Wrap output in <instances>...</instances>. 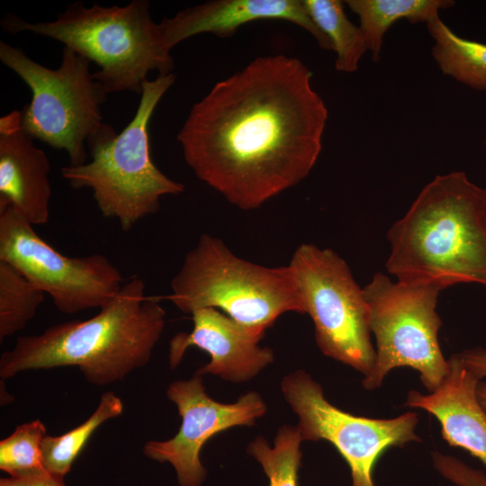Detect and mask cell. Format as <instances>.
I'll return each mask as SVG.
<instances>
[{
    "label": "cell",
    "mask_w": 486,
    "mask_h": 486,
    "mask_svg": "<svg viewBox=\"0 0 486 486\" xmlns=\"http://www.w3.org/2000/svg\"><path fill=\"white\" fill-rule=\"evenodd\" d=\"M166 395L177 407L180 428L168 440L147 442L143 453L154 461L171 464L180 486H201L204 482L207 471L200 453L211 437L232 427L251 426L266 411V403L255 392L230 404L212 400L197 374L173 382Z\"/></svg>",
    "instance_id": "obj_12"
},
{
    "label": "cell",
    "mask_w": 486,
    "mask_h": 486,
    "mask_svg": "<svg viewBox=\"0 0 486 486\" xmlns=\"http://www.w3.org/2000/svg\"><path fill=\"white\" fill-rule=\"evenodd\" d=\"M160 297L147 296L138 275L127 279L99 312L86 320L55 324L39 335L17 338L0 356V376L76 366L86 380L104 386L145 366L166 324Z\"/></svg>",
    "instance_id": "obj_2"
},
{
    "label": "cell",
    "mask_w": 486,
    "mask_h": 486,
    "mask_svg": "<svg viewBox=\"0 0 486 486\" xmlns=\"http://www.w3.org/2000/svg\"><path fill=\"white\" fill-rule=\"evenodd\" d=\"M450 370L439 387L428 394L411 390L404 406L426 410L439 422L443 439L467 451L486 468V412L477 395L481 382L456 354L448 359Z\"/></svg>",
    "instance_id": "obj_16"
},
{
    "label": "cell",
    "mask_w": 486,
    "mask_h": 486,
    "mask_svg": "<svg viewBox=\"0 0 486 486\" xmlns=\"http://www.w3.org/2000/svg\"><path fill=\"white\" fill-rule=\"evenodd\" d=\"M302 441L297 427L285 425L279 429L273 447L258 436L248 445V453L261 464L269 486H298Z\"/></svg>",
    "instance_id": "obj_22"
},
{
    "label": "cell",
    "mask_w": 486,
    "mask_h": 486,
    "mask_svg": "<svg viewBox=\"0 0 486 486\" xmlns=\"http://www.w3.org/2000/svg\"><path fill=\"white\" fill-rule=\"evenodd\" d=\"M122 411L121 398L113 392H107L102 394L92 415L79 426L60 436L46 435L40 446L46 471L64 479L94 432L108 419L119 417Z\"/></svg>",
    "instance_id": "obj_20"
},
{
    "label": "cell",
    "mask_w": 486,
    "mask_h": 486,
    "mask_svg": "<svg viewBox=\"0 0 486 486\" xmlns=\"http://www.w3.org/2000/svg\"><path fill=\"white\" fill-rule=\"evenodd\" d=\"M165 298L184 313L221 310L260 333L288 311L304 313L300 288L288 266L266 267L234 255L218 238L202 234L170 282Z\"/></svg>",
    "instance_id": "obj_6"
},
{
    "label": "cell",
    "mask_w": 486,
    "mask_h": 486,
    "mask_svg": "<svg viewBox=\"0 0 486 486\" xmlns=\"http://www.w3.org/2000/svg\"><path fill=\"white\" fill-rule=\"evenodd\" d=\"M387 237L386 268L397 281L486 286V189L464 172L436 176Z\"/></svg>",
    "instance_id": "obj_3"
},
{
    "label": "cell",
    "mask_w": 486,
    "mask_h": 486,
    "mask_svg": "<svg viewBox=\"0 0 486 486\" xmlns=\"http://www.w3.org/2000/svg\"><path fill=\"white\" fill-rule=\"evenodd\" d=\"M45 425L35 419L16 427L0 441V469L13 478H30L49 473L42 461L41 442Z\"/></svg>",
    "instance_id": "obj_23"
},
{
    "label": "cell",
    "mask_w": 486,
    "mask_h": 486,
    "mask_svg": "<svg viewBox=\"0 0 486 486\" xmlns=\"http://www.w3.org/2000/svg\"><path fill=\"white\" fill-rule=\"evenodd\" d=\"M175 79L171 73L147 80L136 112L125 128L116 133L104 123L87 140L91 160L60 169L71 187L90 188L102 214L117 220L125 231L156 213L163 196L184 190L183 184L156 166L149 144L151 116Z\"/></svg>",
    "instance_id": "obj_5"
},
{
    "label": "cell",
    "mask_w": 486,
    "mask_h": 486,
    "mask_svg": "<svg viewBox=\"0 0 486 486\" xmlns=\"http://www.w3.org/2000/svg\"><path fill=\"white\" fill-rule=\"evenodd\" d=\"M431 461L437 473L454 486H486L484 472L455 456L432 452Z\"/></svg>",
    "instance_id": "obj_24"
},
{
    "label": "cell",
    "mask_w": 486,
    "mask_h": 486,
    "mask_svg": "<svg viewBox=\"0 0 486 486\" xmlns=\"http://www.w3.org/2000/svg\"><path fill=\"white\" fill-rule=\"evenodd\" d=\"M442 290L433 284L393 282L382 273L363 288L376 341L374 367L362 381L365 390L379 388L400 367L417 371L428 392L443 382L450 365L438 342L442 320L436 307Z\"/></svg>",
    "instance_id": "obj_8"
},
{
    "label": "cell",
    "mask_w": 486,
    "mask_h": 486,
    "mask_svg": "<svg viewBox=\"0 0 486 486\" xmlns=\"http://www.w3.org/2000/svg\"><path fill=\"white\" fill-rule=\"evenodd\" d=\"M259 20L293 22L310 33L323 50H333L329 40L312 22L303 0H212L164 18L159 29L165 48L201 33L219 37L233 34L240 26Z\"/></svg>",
    "instance_id": "obj_14"
},
{
    "label": "cell",
    "mask_w": 486,
    "mask_h": 486,
    "mask_svg": "<svg viewBox=\"0 0 486 486\" xmlns=\"http://www.w3.org/2000/svg\"><path fill=\"white\" fill-rule=\"evenodd\" d=\"M289 266L300 288L304 313L313 321L320 351L366 376L375 362L369 309L363 288L346 261L332 249L303 243Z\"/></svg>",
    "instance_id": "obj_9"
},
{
    "label": "cell",
    "mask_w": 486,
    "mask_h": 486,
    "mask_svg": "<svg viewBox=\"0 0 486 486\" xmlns=\"http://www.w3.org/2000/svg\"><path fill=\"white\" fill-rule=\"evenodd\" d=\"M477 395L479 401L486 412V382L481 381L477 387Z\"/></svg>",
    "instance_id": "obj_27"
},
{
    "label": "cell",
    "mask_w": 486,
    "mask_h": 486,
    "mask_svg": "<svg viewBox=\"0 0 486 486\" xmlns=\"http://www.w3.org/2000/svg\"><path fill=\"white\" fill-rule=\"evenodd\" d=\"M312 22L329 40L337 58L338 71L353 73L368 50V44L360 26L352 23L339 0H303Z\"/></svg>",
    "instance_id": "obj_19"
},
{
    "label": "cell",
    "mask_w": 486,
    "mask_h": 486,
    "mask_svg": "<svg viewBox=\"0 0 486 486\" xmlns=\"http://www.w3.org/2000/svg\"><path fill=\"white\" fill-rule=\"evenodd\" d=\"M464 365L480 381L486 377V348L476 346L456 353Z\"/></svg>",
    "instance_id": "obj_25"
},
{
    "label": "cell",
    "mask_w": 486,
    "mask_h": 486,
    "mask_svg": "<svg viewBox=\"0 0 486 486\" xmlns=\"http://www.w3.org/2000/svg\"><path fill=\"white\" fill-rule=\"evenodd\" d=\"M193 330L174 336L169 343L168 361L176 368L190 346L207 352L211 361L195 374L219 375L234 382H246L256 376L274 360L268 347H260L265 334L250 329L219 310L202 308L193 311Z\"/></svg>",
    "instance_id": "obj_13"
},
{
    "label": "cell",
    "mask_w": 486,
    "mask_h": 486,
    "mask_svg": "<svg viewBox=\"0 0 486 486\" xmlns=\"http://www.w3.org/2000/svg\"><path fill=\"white\" fill-rule=\"evenodd\" d=\"M0 59L32 92L31 102L21 111L23 130L33 140L65 150L69 166L86 163L87 140L104 124L101 106L108 95L90 73V61L64 47L59 67L52 69L3 40Z\"/></svg>",
    "instance_id": "obj_7"
},
{
    "label": "cell",
    "mask_w": 486,
    "mask_h": 486,
    "mask_svg": "<svg viewBox=\"0 0 486 486\" xmlns=\"http://www.w3.org/2000/svg\"><path fill=\"white\" fill-rule=\"evenodd\" d=\"M427 28L434 40L432 57L442 73L472 89L486 91V44L458 36L439 14Z\"/></svg>",
    "instance_id": "obj_18"
},
{
    "label": "cell",
    "mask_w": 486,
    "mask_h": 486,
    "mask_svg": "<svg viewBox=\"0 0 486 486\" xmlns=\"http://www.w3.org/2000/svg\"><path fill=\"white\" fill-rule=\"evenodd\" d=\"M484 144H485V147H486V139L484 140ZM486 189V188H485Z\"/></svg>",
    "instance_id": "obj_28"
},
{
    "label": "cell",
    "mask_w": 486,
    "mask_h": 486,
    "mask_svg": "<svg viewBox=\"0 0 486 486\" xmlns=\"http://www.w3.org/2000/svg\"><path fill=\"white\" fill-rule=\"evenodd\" d=\"M345 3L358 16L374 62L380 61L383 37L395 22L406 19L411 23H428L440 10L454 4L452 0H347Z\"/></svg>",
    "instance_id": "obj_17"
},
{
    "label": "cell",
    "mask_w": 486,
    "mask_h": 486,
    "mask_svg": "<svg viewBox=\"0 0 486 486\" xmlns=\"http://www.w3.org/2000/svg\"><path fill=\"white\" fill-rule=\"evenodd\" d=\"M311 77L302 61L277 54L216 83L178 131L186 164L247 211L298 184L320 157L328 114Z\"/></svg>",
    "instance_id": "obj_1"
},
{
    "label": "cell",
    "mask_w": 486,
    "mask_h": 486,
    "mask_svg": "<svg viewBox=\"0 0 486 486\" xmlns=\"http://www.w3.org/2000/svg\"><path fill=\"white\" fill-rule=\"evenodd\" d=\"M45 292L13 265L0 260V341L21 331L34 317Z\"/></svg>",
    "instance_id": "obj_21"
},
{
    "label": "cell",
    "mask_w": 486,
    "mask_h": 486,
    "mask_svg": "<svg viewBox=\"0 0 486 486\" xmlns=\"http://www.w3.org/2000/svg\"><path fill=\"white\" fill-rule=\"evenodd\" d=\"M50 160L22 126L21 111L0 118V206L9 205L33 226L50 219Z\"/></svg>",
    "instance_id": "obj_15"
},
{
    "label": "cell",
    "mask_w": 486,
    "mask_h": 486,
    "mask_svg": "<svg viewBox=\"0 0 486 486\" xmlns=\"http://www.w3.org/2000/svg\"><path fill=\"white\" fill-rule=\"evenodd\" d=\"M0 260L21 271L66 314L100 309L125 282L121 271L104 255L68 256L59 253L9 205L0 206Z\"/></svg>",
    "instance_id": "obj_11"
},
{
    "label": "cell",
    "mask_w": 486,
    "mask_h": 486,
    "mask_svg": "<svg viewBox=\"0 0 486 486\" xmlns=\"http://www.w3.org/2000/svg\"><path fill=\"white\" fill-rule=\"evenodd\" d=\"M0 486H66L64 479L50 473L30 478H1Z\"/></svg>",
    "instance_id": "obj_26"
},
{
    "label": "cell",
    "mask_w": 486,
    "mask_h": 486,
    "mask_svg": "<svg viewBox=\"0 0 486 486\" xmlns=\"http://www.w3.org/2000/svg\"><path fill=\"white\" fill-rule=\"evenodd\" d=\"M149 6L148 0L111 7L75 2L51 22L32 23L8 14L1 25L10 34L30 32L56 40L94 62L99 69L93 76L108 94H141L149 72L164 76L174 68Z\"/></svg>",
    "instance_id": "obj_4"
},
{
    "label": "cell",
    "mask_w": 486,
    "mask_h": 486,
    "mask_svg": "<svg viewBox=\"0 0 486 486\" xmlns=\"http://www.w3.org/2000/svg\"><path fill=\"white\" fill-rule=\"evenodd\" d=\"M282 391L299 418L302 440L329 442L350 469L351 486H375L374 467L387 449L421 441L416 412L391 418L350 414L327 400L320 384L302 370L287 374Z\"/></svg>",
    "instance_id": "obj_10"
}]
</instances>
